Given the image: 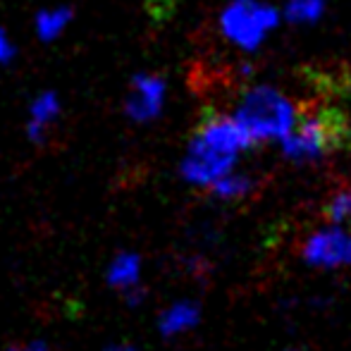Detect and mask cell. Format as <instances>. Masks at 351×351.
<instances>
[{
    "instance_id": "cell-6",
    "label": "cell",
    "mask_w": 351,
    "mask_h": 351,
    "mask_svg": "<svg viewBox=\"0 0 351 351\" xmlns=\"http://www.w3.org/2000/svg\"><path fill=\"white\" fill-rule=\"evenodd\" d=\"M165 82L151 72H139L132 77V91L125 101V112L132 122H151L160 115L165 103Z\"/></svg>"
},
{
    "instance_id": "cell-16",
    "label": "cell",
    "mask_w": 351,
    "mask_h": 351,
    "mask_svg": "<svg viewBox=\"0 0 351 351\" xmlns=\"http://www.w3.org/2000/svg\"><path fill=\"white\" fill-rule=\"evenodd\" d=\"M10 351H48V347L43 342H27V344H17V347H10Z\"/></svg>"
},
{
    "instance_id": "cell-3",
    "label": "cell",
    "mask_w": 351,
    "mask_h": 351,
    "mask_svg": "<svg viewBox=\"0 0 351 351\" xmlns=\"http://www.w3.org/2000/svg\"><path fill=\"white\" fill-rule=\"evenodd\" d=\"M275 24H278V10L256 0H234L220 14L222 34L244 51H256Z\"/></svg>"
},
{
    "instance_id": "cell-15",
    "label": "cell",
    "mask_w": 351,
    "mask_h": 351,
    "mask_svg": "<svg viewBox=\"0 0 351 351\" xmlns=\"http://www.w3.org/2000/svg\"><path fill=\"white\" fill-rule=\"evenodd\" d=\"M14 46H12V41H10V36H8V32L5 29H0V65H8L10 60L14 58Z\"/></svg>"
},
{
    "instance_id": "cell-10",
    "label": "cell",
    "mask_w": 351,
    "mask_h": 351,
    "mask_svg": "<svg viewBox=\"0 0 351 351\" xmlns=\"http://www.w3.org/2000/svg\"><path fill=\"white\" fill-rule=\"evenodd\" d=\"M108 285L120 291H130L139 287L141 280V258L132 251H122L108 265Z\"/></svg>"
},
{
    "instance_id": "cell-14",
    "label": "cell",
    "mask_w": 351,
    "mask_h": 351,
    "mask_svg": "<svg viewBox=\"0 0 351 351\" xmlns=\"http://www.w3.org/2000/svg\"><path fill=\"white\" fill-rule=\"evenodd\" d=\"M325 215H328L330 222L335 225H349L351 222V186H344L337 194L330 199L328 208H325Z\"/></svg>"
},
{
    "instance_id": "cell-5",
    "label": "cell",
    "mask_w": 351,
    "mask_h": 351,
    "mask_svg": "<svg viewBox=\"0 0 351 351\" xmlns=\"http://www.w3.org/2000/svg\"><path fill=\"white\" fill-rule=\"evenodd\" d=\"M237 156L230 153L215 151L206 141H201L199 136H191L189 146H186L184 160L180 165V172L191 186L199 189H210L217 180L227 175V172L237 170Z\"/></svg>"
},
{
    "instance_id": "cell-8",
    "label": "cell",
    "mask_w": 351,
    "mask_h": 351,
    "mask_svg": "<svg viewBox=\"0 0 351 351\" xmlns=\"http://www.w3.org/2000/svg\"><path fill=\"white\" fill-rule=\"evenodd\" d=\"M60 117V98L56 91H43L34 98L29 108V122H27V136L34 143L46 141V132L53 122Z\"/></svg>"
},
{
    "instance_id": "cell-12",
    "label": "cell",
    "mask_w": 351,
    "mask_h": 351,
    "mask_svg": "<svg viewBox=\"0 0 351 351\" xmlns=\"http://www.w3.org/2000/svg\"><path fill=\"white\" fill-rule=\"evenodd\" d=\"M256 189V180L246 172H227L222 180H217L215 184L210 186L213 196L220 201H241L246 196H251Z\"/></svg>"
},
{
    "instance_id": "cell-9",
    "label": "cell",
    "mask_w": 351,
    "mask_h": 351,
    "mask_svg": "<svg viewBox=\"0 0 351 351\" xmlns=\"http://www.w3.org/2000/svg\"><path fill=\"white\" fill-rule=\"evenodd\" d=\"M201 308L196 301H175L167 306L158 318V330L162 337H180V335L189 332L199 325Z\"/></svg>"
},
{
    "instance_id": "cell-4",
    "label": "cell",
    "mask_w": 351,
    "mask_h": 351,
    "mask_svg": "<svg viewBox=\"0 0 351 351\" xmlns=\"http://www.w3.org/2000/svg\"><path fill=\"white\" fill-rule=\"evenodd\" d=\"M301 258L318 270H337L351 265V230L347 225H330L311 232L301 246Z\"/></svg>"
},
{
    "instance_id": "cell-2",
    "label": "cell",
    "mask_w": 351,
    "mask_h": 351,
    "mask_svg": "<svg viewBox=\"0 0 351 351\" xmlns=\"http://www.w3.org/2000/svg\"><path fill=\"white\" fill-rule=\"evenodd\" d=\"M344 132H347L344 117L332 108H301L294 130L280 141L282 153L291 162L318 160L335 146H339Z\"/></svg>"
},
{
    "instance_id": "cell-7",
    "label": "cell",
    "mask_w": 351,
    "mask_h": 351,
    "mask_svg": "<svg viewBox=\"0 0 351 351\" xmlns=\"http://www.w3.org/2000/svg\"><path fill=\"white\" fill-rule=\"evenodd\" d=\"M194 136H199L201 141H206L208 146L215 148V151L230 153V156H237V158H239L246 148L254 146L251 136L246 134V130L234 117L215 115V112L204 117V122L199 125Z\"/></svg>"
},
{
    "instance_id": "cell-17",
    "label": "cell",
    "mask_w": 351,
    "mask_h": 351,
    "mask_svg": "<svg viewBox=\"0 0 351 351\" xmlns=\"http://www.w3.org/2000/svg\"><path fill=\"white\" fill-rule=\"evenodd\" d=\"M108 351H139V349L132 347V344H112V347H108Z\"/></svg>"
},
{
    "instance_id": "cell-1",
    "label": "cell",
    "mask_w": 351,
    "mask_h": 351,
    "mask_svg": "<svg viewBox=\"0 0 351 351\" xmlns=\"http://www.w3.org/2000/svg\"><path fill=\"white\" fill-rule=\"evenodd\" d=\"M234 117L254 143L282 141L299 120V108L273 86H251L241 93Z\"/></svg>"
},
{
    "instance_id": "cell-13",
    "label": "cell",
    "mask_w": 351,
    "mask_h": 351,
    "mask_svg": "<svg viewBox=\"0 0 351 351\" xmlns=\"http://www.w3.org/2000/svg\"><path fill=\"white\" fill-rule=\"evenodd\" d=\"M325 0H289L285 8V17L291 24H311L323 14Z\"/></svg>"
},
{
    "instance_id": "cell-11",
    "label": "cell",
    "mask_w": 351,
    "mask_h": 351,
    "mask_svg": "<svg viewBox=\"0 0 351 351\" xmlns=\"http://www.w3.org/2000/svg\"><path fill=\"white\" fill-rule=\"evenodd\" d=\"M74 12L72 8H46L41 10V12L36 14V19H34V27H36V36L41 38V41H56L58 36H60L62 32H65L67 27H70Z\"/></svg>"
},
{
    "instance_id": "cell-18",
    "label": "cell",
    "mask_w": 351,
    "mask_h": 351,
    "mask_svg": "<svg viewBox=\"0 0 351 351\" xmlns=\"http://www.w3.org/2000/svg\"><path fill=\"white\" fill-rule=\"evenodd\" d=\"M289 351H294V349H289Z\"/></svg>"
}]
</instances>
